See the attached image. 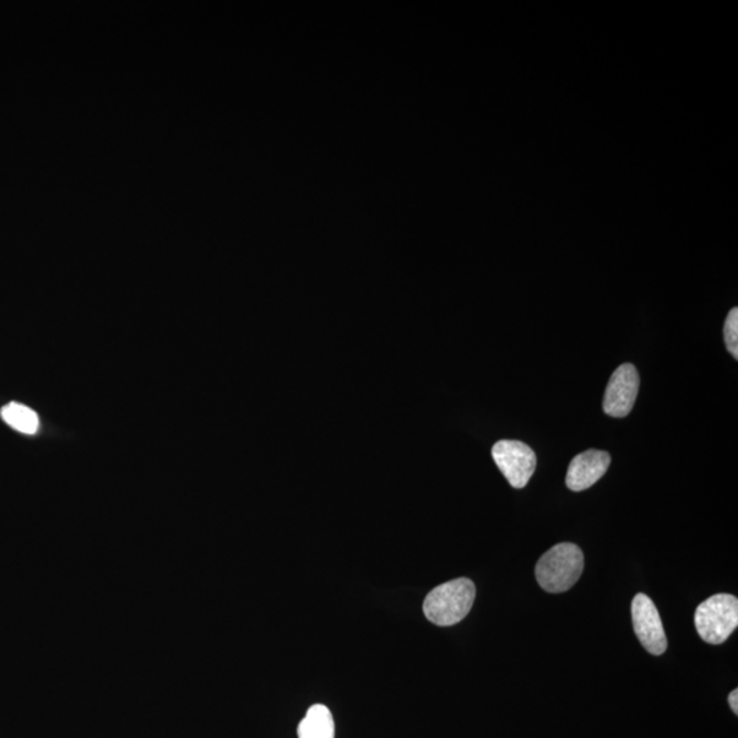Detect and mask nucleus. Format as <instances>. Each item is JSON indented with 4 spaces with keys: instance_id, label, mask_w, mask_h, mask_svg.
Listing matches in <instances>:
<instances>
[{
    "instance_id": "1",
    "label": "nucleus",
    "mask_w": 738,
    "mask_h": 738,
    "mask_svg": "<svg viewBox=\"0 0 738 738\" xmlns=\"http://www.w3.org/2000/svg\"><path fill=\"white\" fill-rule=\"evenodd\" d=\"M584 556L573 543L554 546L537 562L535 574L540 587L550 594L567 593L582 578Z\"/></svg>"
},
{
    "instance_id": "2",
    "label": "nucleus",
    "mask_w": 738,
    "mask_h": 738,
    "mask_svg": "<svg viewBox=\"0 0 738 738\" xmlns=\"http://www.w3.org/2000/svg\"><path fill=\"white\" fill-rule=\"evenodd\" d=\"M476 598V587L469 579L461 578L439 585L427 595L422 610L438 627H452L469 615Z\"/></svg>"
},
{
    "instance_id": "3",
    "label": "nucleus",
    "mask_w": 738,
    "mask_h": 738,
    "mask_svg": "<svg viewBox=\"0 0 738 738\" xmlns=\"http://www.w3.org/2000/svg\"><path fill=\"white\" fill-rule=\"evenodd\" d=\"M694 626L705 643H725L738 627V600L729 594H718L704 600L694 612Z\"/></svg>"
},
{
    "instance_id": "4",
    "label": "nucleus",
    "mask_w": 738,
    "mask_h": 738,
    "mask_svg": "<svg viewBox=\"0 0 738 738\" xmlns=\"http://www.w3.org/2000/svg\"><path fill=\"white\" fill-rule=\"evenodd\" d=\"M499 471L513 488H524L536 469V454L528 444L519 441H499L491 450Z\"/></svg>"
},
{
    "instance_id": "5",
    "label": "nucleus",
    "mask_w": 738,
    "mask_h": 738,
    "mask_svg": "<svg viewBox=\"0 0 738 738\" xmlns=\"http://www.w3.org/2000/svg\"><path fill=\"white\" fill-rule=\"evenodd\" d=\"M633 628L643 647L653 655H662L667 650L664 623L654 602L645 594H638L632 602Z\"/></svg>"
},
{
    "instance_id": "6",
    "label": "nucleus",
    "mask_w": 738,
    "mask_h": 738,
    "mask_svg": "<svg viewBox=\"0 0 738 738\" xmlns=\"http://www.w3.org/2000/svg\"><path fill=\"white\" fill-rule=\"evenodd\" d=\"M640 388V377L636 367L632 364H622L612 373L607 384L604 409L611 417H627L636 403Z\"/></svg>"
},
{
    "instance_id": "7",
    "label": "nucleus",
    "mask_w": 738,
    "mask_h": 738,
    "mask_svg": "<svg viewBox=\"0 0 738 738\" xmlns=\"http://www.w3.org/2000/svg\"><path fill=\"white\" fill-rule=\"evenodd\" d=\"M610 454L602 450H587L569 464L567 486L572 491H584L598 483L609 469Z\"/></svg>"
},
{
    "instance_id": "8",
    "label": "nucleus",
    "mask_w": 738,
    "mask_h": 738,
    "mask_svg": "<svg viewBox=\"0 0 738 738\" xmlns=\"http://www.w3.org/2000/svg\"><path fill=\"white\" fill-rule=\"evenodd\" d=\"M298 738H335L333 715L323 704H314L298 726Z\"/></svg>"
},
{
    "instance_id": "9",
    "label": "nucleus",
    "mask_w": 738,
    "mask_h": 738,
    "mask_svg": "<svg viewBox=\"0 0 738 738\" xmlns=\"http://www.w3.org/2000/svg\"><path fill=\"white\" fill-rule=\"evenodd\" d=\"M0 416L8 426L14 428L15 431L26 433V436H34L39 430V416L28 406L10 403L3 406Z\"/></svg>"
},
{
    "instance_id": "10",
    "label": "nucleus",
    "mask_w": 738,
    "mask_h": 738,
    "mask_svg": "<svg viewBox=\"0 0 738 738\" xmlns=\"http://www.w3.org/2000/svg\"><path fill=\"white\" fill-rule=\"evenodd\" d=\"M725 342L727 350H729L733 357L738 358V309L733 308L725 322Z\"/></svg>"
},
{
    "instance_id": "11",
    "label": "nucleus",
    "mask_w": 738,
    "mask_h": 738,
    "mask_svg": "<svg viewBox=\"0 0 738 738\" xmlns=\"http://www.w3.org/2000/svg\"><path fill=\"white\" fill-rule=\"evenodd\" d=\"M729 704H730V707L733 710V713H735L737 715L738 714V691H737V689H735V691H733L729 694Z\"/></svg>"
}]
</instances>
